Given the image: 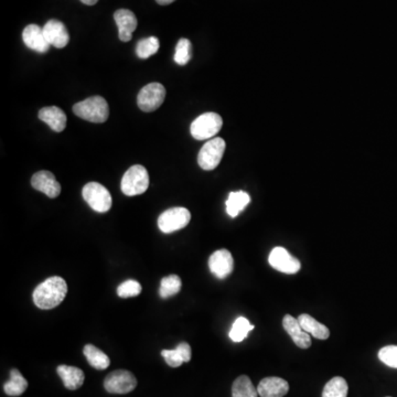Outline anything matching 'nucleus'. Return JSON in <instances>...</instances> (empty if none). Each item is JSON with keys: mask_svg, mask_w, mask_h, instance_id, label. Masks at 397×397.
Returning a JSON list of instances; mask_svg holds the SVG:
<instances>
[{"mask_svg": "<svg viewBox=\"0 0 397 397\" xmlns=\"http://www.w3.org/2000/svg\"><path fill=\"white\" fill-rule=\"evenodd\" d=\"M254 329V326L251 324L246 318L240 317L234 321L232 329L230 331L231 340L234 342H242L247 337V335Z\"/></svg>", "mask_w": 397, "mask_h": 397, "instance_id": "cd10ccee", "label": "nucleus"}, {"mask_svg": "<svg viewBox=\"0 0 397 397\" xmlns=\"http://www.w3.org/2000/svg\"><path fill=\"white\" fill-rule=\"evenodd\" d=\"M191 213L185 207H171L158 218V227L162 233L170 234L185 229L190 223Z\"/></svg>", "mask_w": 397, "mask_h": 397, "instance_id": "0eeeda50", "label": "nucleus"}, {"mask_svg": "<svg viewBox=\"0 0 397 397\" xmlns=\"http://www.w3.org/2000/svg\"><path fill=\"white\" fill-rule=\"evenodd\" d=\"M114 19L118 27V37L123 42H128L133 38V32L138 26L136 16L128 9H119L114 14Z\"/></svg>", "mask_w": 397, "mask_h": 397, "instance_id": "ddd939ff", "label": "nucleus"}, {"mask_svg": "<svg viewBox=\"0 0 397 397\" xmlns=\"http://www.w3.org/2000/svg\"><path fill=\"white\" fill-rule=\"evenodd\" d=\"M225 147H227V144L220 137L207 140L198 153V166L203 170H214L223 158Z\"/></svg>", "mask_w": 397, "mask_h": 397, "instance_id": "423d86ee", "label": "nucleus"}, {"mask_svg": "<svg viewBox=\"0 0 397 397\" xmlns=\"http://www.w3.org/2000/svg\"><path fill=\"white\" fill-rule=\"evenodd\" d=\"M57 372L64 386L70 391L79 389L86 380L84 372L75 366H57Z\"/></svg>", "mask_w": 397, "mask_h": 397, "instance_id": "6ab92c4d", "label": "nucleus"}, {"mask_svg": "<svg viewBox=\"0 0 397 397\" xmlns=\"http://www.w3.org/2000/svg\"><path fill=\"white\" fill-rule=\"evenodd\" d=\"M159 47H160V43H159L158 38L149 37L142 39L137 43V57L139 59H148L158 52Z\"/></svg>", "mask_w": 397, "mask_h": 397, "instance_id": "c85d7f7f", "label": "nucleus"}, {"mask_svg": "<svg viewBox=\"0 0 397 397\" xmlns=\"http://www.w3.org/2000/svg\"><path fill=\"white\" fill-rule=\"evenodd\" d=\"M68 294L66 281L60 276H52L38 285L32 294L34 303L39 309L50 310L62 304Z\"/></svg>", "mask_w": 397, "mask_h": 397, "instance_id": "f257e3e1", "label": "nucleus"}, {"mask_svg": "<svg viewBox=\"0 0 397 397\" xmlns=\"http://www.w3.org/2000/svg\"><path fill=\"white\" fill-rule=\"evenodd\" d=\"M142 292V285L137 281H126L119 285L117 295L120 298L137 297Z\"/></svg>", "mask_w": 397, "mask_h": 397, "instance_id": "7c9ffc66", "label": "nucleus"}, {"mask_svg": "<svg viewBox=\"0 0 397 397\" xmlns=\"http://www.w3.org/2000/svg\"><path fill=\"white\" fill-rule=\"evenodd\" d=\"M27 389H28V382H27L26 379L17 369H12L10 371V379L3 385L5 393L9 396H20L26 392Z\"/></svg>", "mask_w": 397, "mask_h": 397, "instance_id": "b1692460", "label": "nucleus"}, {"mask_svg": "<svg viewBox=\"0 0 397 397\" xmlns=\"http://www.w3.org/2000/svg\"><path fill=\"white\" fill-rule=\"evenodd\" d=\"M233 397H258L257 389L253 385L250 377L246 375L238 376L232 386Z\"/></svg>", "mask_w": 397, "mask_h": 397, "instance_id": "393cba45", "label": "nucleus"}, {"mask_svg": "<svg viewBox=\"0 0 397 397\" xmlns=\"http://www.w3.org/2000/svg\"><path fill=\"white\" fill-rule=\"evenodd\" d=\"M223 119L218 114H202L191 124V135L196 140H210L221 131Z\"/></svg>", "mask_w": 397, "mask_h": 397, "instance_id": "20e7f679", "label": "nucleus"}, {"mask_svg": "<svg viewBox=\"0 0 397 397\" xmlns=\"http://www.w3.org/2000/svg\"><path fill=\"white\" fill-rule=\"evenodd\" d=\"M156 1L159 5H162V6H167V5H170V3L176 1V0H156Z\"/></svg>", "mask_w": 397, "mask_h": 397, "instance_id": "473e14b6", "label": "nucleus"}, {"mask_svg": "<svg viewBox=\"0 0 397 397\" xmlns=\"http://www.w3.org/2000/svg\"><path fill=\"white\" fill-rule=\"evenodd\" d=\"M251 202V196L244 191L231 192L227 200V212L231 218L236 216L244 210Z\"/></svg>", "mask_w": 397, "mask_h": 397, "instance_id": "4be33fe9", "label": "nucleus"}, {"mask_svg": "<svg viewBox=\"0 0 397 397\" xmlns=\"http://www.w3.org/2000/svg\"><path fill=\"white\" fill-rule=\"evenodd\" d=\"M83 352H84V355H86L88 363H90V366H93L94 369L105 370L111 364L110 357L102 350H99V348L93 346V344H86Z\"/></svg>", "mask_w": 397, "mask_h": 397, "instance_id": "5701e85b", "label": "nucleus"}, {"mask_svg": "<svg viewBox=\"0 0 397 397\" xmlns=\"http://www.w3.org/2000/svg\"><path fill=\"white\" fill-rule=\"evenodd\" d=\"M182 281L181 278L177 275H169L167 277L162 278L160 283V290L159 295L164 299L172 297L177 295L181 290Z\"/></svg>", "mask_w": 397, "mask_h": 397, "instance_id": "bb28decb", "label": "nucleus"}, {"mask_svg": "<svg viewBox=\"0 0 397 397\" xmlns=\"http://www.w3.org/2000/svg\"><path fill=\"white\" fill-rule=\"evenodd\" d=\"M192 57V44L190 40L180 39L176 47L175 61L179 66H185Z\"/></svg>", "mask_w": 397, "mask_h": 397, "instance_id": "c756f323", "label": "nucleus"}, {"mask_svg": "<svg viewBox=\"0 0 397 397\" xmlns=\"http://www.w3.org/2000/svg\"><path fill=\"white\" fill-rule=\"evenodd\" d=\"M166 99L165 86L160 83H151L139 92L137 104L142 112L151 113L162 105Z\"/></svg>", "mask_w": 397, "mask_h": 397, "instance_id": "6e6552de", "label": "nucleus"}, {"mask_svg": "<svg viewBox=\"0 0 397 397\" xmlns=\"http://www.w3.org/2000/svg\"><path fill=\"white\" fill-rule=\"evenodd\" d=\"M290 391V384L281 377H265L257 386L261 397H284Z\"/></svg>", "mask_w": 397, "mask_h": 397, "instance_id": "f3484780", "label": "nucleus"}, {"mask_svg": "<svg viewBox=\"0 0 397 397\" xmlns=\"http://www.w3.org/2000/svg\"><path fill=\"white\" fill-rule=\"evenodd\" d=\"M162 355L171 368H179L182 363L190 362L191 346L187 342L178 344L175 350H162Z\"/></svg>", "mask_w": 397, "mask_h": 397, "instance_id": "aec40b11", "label": "nucleus"}, {"mask_svg": "<svg viewBox=\"0 0 397 397\" xmlns=\"http://www.w3.org/2000/svg\"><path fill=\"white\" fill-rule=\"evenodd\" d=\"M270 266L284 274H297L301 268L300 261L292 256L284 247L272 248L268 256Z\"/></svg>", "mask_w": 397, "mask_h": 397, "instance_id": "9d476101", "label": "nucleus"}, {"mask_svg": "<svg viewBox=\"0 0 397 397\" xmlns=\"http://www.w3.org/2000/svg\"><path fill=\"white\" fill-rule=\"evenodd\" d=\"M97 1L99 0H81V3H84V5H88V6H93Z\"/></svg>", "mask_w": 397, "mask_h": 397, "instance_id": "72a5a7b5", "label": "nucleus"}, {"mask_svg": "<svg viewBox=\"0 0 397 397\" xmlns=\"http://www.w3.org/2000/svg\"><path fill=\"white\" fill-rule=\"evenodd\" d=\"M83 198L95 212L106 213L111 210L113 198L104 185L97 182H88L82 190Z\"/></svg>", "mask_w": 397, "mask_h": 397, "instance_id": "39448f33", "label": "nucleus"}, {"mask_svg": "<svg viewBox=\"0 0 397 397\" xmlns=\"http://www.w3.org/2000/svg\"><path fill=\"white\" fill-rule=\"evenodd\" d=\"M209 268L218 279H225L230 276L234 270V259L230 251L223 248L213 253L209 258Z\"/></svg>", "mask_w": 397, "mask_h": 397, "instance_id": "9b49d317", "label": "nucleus"}, {"mask_svg": "<svg viewBox=\"0 0 397 397\" xmlns=\"http://www.w3.org/2000/svg\"><path fill=\"white\" fill-rule=\"evenodd\" d=\"M349 386L344 377L335 376L326 384L322 391V397H346Z\"/></svg>", "mask_w": 397, "mask_h": 397, "instance_id": "a878e982", "label": "nucleus"}, {"mask_svg": "<svg viewBox=\"0 0 397 397\" xmlns=\"http://www.w3.org/2000/svg\"><path fill=\"white\" fill-rule=\"evenodd\" d=\"M283 326L285 331L290 335L294 344L300 349H308L311 346V339L308 332L301 328L299 321L290 315H286L283 319Z\"/></svg>", "mask_w": 397, "mask_h": 397, "instance_id": "dca6fc26", "label": "nucleus"}, {"mask_svg": "<svg viewBox=\"0 0 397 397\" xmlns=\"http://www.w3.org/2000/svg\"><path fill=\"white\" fill-rule=\"evenodd\" d=\"M148 187H149V175L147 169L142 166H133L123 176L120 188L125 196H139L145 193Z\"/></svg>", "mask_w": 397, "mask_h": 397, "instance_id": "7ed1b4c3", "label": "nucleus"}, {"mask_svg": "<svg viewBox=\"0 0 397 397\" xmlns=\"http://www.w3.org/2000/svg\"><path fill=\"white\" fill-rule=\"evenodd\" d=\"M23 42L29 49L39 53H46L51 46L43 34V28H40L37 25L27 26L23 32Z\"/></svg>", "mask_w": 397, "mask_h": 397, "instance_id": "2eb2a0df", "label": "nucleus"}, {"mask_svg": "<svg viewBox=\"0 0 397 397\" xmlns=\"http://www.w3.org/2000/svg\"><path fill=\"white\" fill-rule=\"evenodd\" d=\"M38 116L42 122L46 123L47 125L50 126L52 131L55 133H61L66 129V122H68L66 113L57 106L43 107L42 110H40Z\"/></svg>", "mask_w": 397, "mask_h": 397, "instance_id": "a211bd4d", "label": "nucleus"}, {"mask_svg": "<svg viewBox=\"0 0 397 397\" xmlns=\"http://www.w3.org/2000/svg\"><path fill=\"white\" fill-rule=\"evenodd\" d=\"M43 34L46 36V39L51 46L57 49H62L68 46L70 41L68 29L64 26V23L59 20H49L48 23L43 27Z\"/></svg>", "mask_w": 397, "mask_h": 397, "instance_id": "4468645a", "label": "nucleus"}, {"mask_svg": "<svg viewBox=\"0 0 397 397\" xmlns=\"http://www.w3.org/2000/svg\"><path fill=\"white\" fill-rule=\"evenodd\" d=\"M73 112L79 118L97 124L105 123L110 116L107 102L102 97H92L84 99L82 102L77 103L73 106Z\"/></svg>", "mask_w": 397, "mask_h": 397, "instance_id": "f03ea898", "label": "nucleus"}, {"mask_svg": "<svg viewBox=\"0 0 397 397\" xmlns=\"http://www.w3.org/2000/svg\"><path fill=\"white\" fill-rule=\"evenodd\" d=\"M31 185L36 190L43 192L49 198H57L61 193V185L50 171L42 170L34 173L31 179Z\"/></svg>", "mask_w": 397, "mask_h": 397, "instance_id": "f8f14e48", "label": "nucleus"}, {"mask_svg": "<svg viewBox=\"0 0 397 397\" xmlns=\"http://www.w3.org/2000/svg\"><path fill=\"white\" fill-rule=\"evenodd\" d=\"M379 359L389 368L397 369V346H387L382 348L379 352Z\"/></svg>", "mask_w": 397, "mask_h": 397, "instance_id": "2f4dec72", "label": "nucleus"}, {"mask_svg": "<svg viewBox=\"0 0 397 397\" xmlns=\"http://www.w3.org/2000/svg\"><path fill=\"white\" fill-rule=\"evenodd\" d=\"M136 377L126 370L113 371L104 381V387L111 394H128L136 389Z\"/></svg>", "mask_w": 397, "mask_h": 397, "instance_id": "1a4fd4ad", "label": "nucleus"}, {"mask_svg": "<svg viewBox=\"0 0 397 397\" xmlns=\"http://www.w3.org/2000/svg\"><path fill=\"white\" fill-rule=\"evenodd\" d=\"M301 328L308 332L312 337L319 340H326L330 337V331L324 324L316 320L315 318L307 313H303L297 318Z\"/></svg>", "mask_w": 397, "mask_h": 397, "instance_id": "412c9836", "label": "nucleus"}]
</instances>
